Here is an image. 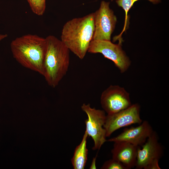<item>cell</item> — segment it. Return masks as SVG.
Instances as JSON below:
<instances>
[{"label": "cell", "mask_w": 169, "mask_h": 169, "mask_svg": "<svg viewBox=\"0 0 169 169\" xmlns=\"http://www.w3.org/2000/svg\"><path fill=\"white\" fill-rule=\"evenodd\" d=\"M8 37V35L6 34L0 33V42L5 38Z\"/></svg>", "instance_id": "obj_16"}, {"label": "cell", "mask_w": 169, "mask_h": 169, "mask_svg": "<svg viewBox=\"0 0 169 169\" xmlns=\"http://www.w3.org/2000/svg\"><path fill=\"white\" fill-rule=\"evenodd\" d=\"M101 169H126L120 162L113 158L106 161L101 167Z\"/></svg>", "instance_id": "obj_15"}, {"label": "cell", "mask_w": 169, "mask_h": 169, "mask_svg": "<svg viewBox=\"0 0 169 169\" xmlns=\"http://www.w3.org/2000/svg\"><path fill=\"white\" fill-rule=\"evenodd\" d=\"M88 52L102 54L105 58L113 61L122 73L126 72L131 64V61L122 49L120 44H113L110 40H92Z\"/></svg>", "instance_id": "obj_6"}, {"label": "cell", "mask_w": 169, "mask_h": 169, "mask_svg": "<svg viewBox=\"0 0 169 169\" xmlns=\"http://www.w3.org/2000/svg\"><path fill=\"white\" fill-rule=\"evenodd\" d=\"M163 149L154 131L141 146H138L136 169H161L159 160L162 156Z\"/></svg>", "instance_id": "obj_5"}, {"label": "cell", "mask_w": 169, "mask_h": 169, "mask_svg": "<svg viewBox=\"0 0 169 169\" xmlns=\"http://www.w3.org/2000/svg\"><path fill=\"white\" fill-rule=\"evenodd\" d=\"M153 131L149 122L145 120L137 126L125 129L120 134L109 139L106 141L113 142L125 141L136 146H141L145 142Z\"/></svg>", "instance_id": "obj_10"}, {"label": "cell", "mask_w": 169, "mask_h": 169, "mask_svg": "<svg viewBox=\"0 0 169 169\" xmlns=\"http://www.w3.org/2000/svg\"><path fill=\"white\" fill-rule=\"evenodd\" d=\"M114 142L111 150L112 158L121 163L126 169L135 167L138 146L125 141Z\"/></svg>", "instance_id": "obj_11"}, {"label": "cell", "mask_w": 169, "mask_h": 169, "mask_svg": "<svg viewBox=\"0 0 169 169\" xmlns=\"http://www.w3.org/2000/svg\"><path fill=\"white\" fill-rule=\"evenodd\" d=\"M139 0H117L116 2L119 6L121 7L125 12V25L124 29L121 34L116 36V38L119 39L121 36L122 33L125 31L126 27L128 25V13L129 10L133 6L136 2ZM153 4H156L160 2L161 0H148Z\"/></svg>", "instance_id": "obj_13"}, {"label": "cell", "mask_w": 169, "mask_h": 169, "mask_svg": "<svg viewBox=\"0 0 169 169\" xmlns=\"http://www.w3.org/2000/svg\"><path fill=\"white\" fill-rule=\"evenodd\" d=\"M32 12L35 14L42 16L46 8V0H27Z\"/></svg>", "instance_id": "obj_14"}, {"label": "cell", "mask_w": 169, "mask_h": 169, "mask_svg": "<svg viewBox=\"0 0 169 169\" xmlns=\"http://www.w3.org/2000/svg\"><path fill=\"white\" fill-rule=\"evenodd\" d=\"M140 106L138 103L117 113L106 115L104 127L106 136L109 137L115 131L122 127L133 124H140Z\"/></svg>", "instance_id": "obj_8"}, {"label": "cell", "mask_w": 169, "mask_h": 169, "mask_svg": "<svg viewBox=\"0 0 169 169\" xmlns=\"http://www.w3.org/2000/svg\"><path fill=\"white\" fill-rule=\"evenodd\" d=\"M110 2L102 1L94 13L95 31L93 40H110L117 18L109 7Z\"/></svg>", "instance_id": "obj_9"}, {"label": "cell", "mask_w": 169, "mask_h": 169, "mask_svg": "<svg viewBox=\"0 0 169 169\" xmlns=\"http://www.w3.org/2000/svg\"><path fill=\"white\" fill-rule=\"evenodd\" d=\"M46 52L43 76L48 85L55 88L66 74L70 63L69 50L56 37L46 38Z\"/></svg>", "instance_id": "obj_3"}, {"label": "cell", "mask_w": 169, "mask_h": 169, "mask_svg": "<svg viewBox=\"0 0 169 169\" xmlns=\"http://www.w3.org/2000/svg\"><path fill=\"white\" fill-rule=\"evenodd\" d=\"M46 47V38L31 34L17 37L10 44L13 57L18 63L43 76Z\"/></svg>", "instance_id": "obj_1"}, {"label": "cell", "mask_w": 169, "mask_h": 169, "mask_svg": "<svg viewBox=\"0 0 169 169\" xmlns=\"http://www.w3.org/2000/svg\"><path fill=\"white\" fill-rule=\"evenodd\" d=\"M94 31V13H92L65 23L60 40L69 51L82 59L88 52Z\"/></svg>", "instance_id": "obj_2"}, {"label": "cell", "mask_w": 169, "mask_h": 169, "mask_svg": "<svg viewBox=\"0 0 169 169\" xmlns=\"http://www.w3.org/2000/svg\"><path fill=\"white\" fill-rule=\"evenodd\" d=\"M100 104L107 115L124 110L132 105L129 93L118 85H111L102 93Z\"/></svg>", "instance_id": "obj_7"}, {"label": "cell", "mask_w": 169, "mask_h": 169, "mask_svg": "<svg viewBox=\"0 0 169 169\" xmlns=\"http://www.w3.org/2000/svg\"><path fill=\"white\" fill-rule=\"evenodd\" d=\"M88 134L85 131L80 143L76 147L71 161L74 169H84L87 161L88 150L87 148Z\"/></svg>", "instance_id": "obj_12"}, {"label": "cell", "mask_w": 169, "mask_h": 169, "mask_svg": "<svg viewBox=\"0 0 169 169\" xmlns=\"http://www.w3.org/2000/svg\"><path fill=\"white\" fill-rule=\"evenodd\" d=\"M81 108L88 117L85 120V131L94 141L92 149L99 150L107 140L106 132L104 127L105 112L103 110L91 107L90 104H83Z\"/></svg>", "instance_id": "obj_4"}]
</instances>
